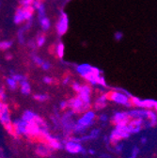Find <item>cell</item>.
<instances>
[{
  "instance_id": "obj_27",
  "label": "cell",
  "mask_w": 157,
  "mask_h": 158,
  "mask_svg": "<svg viewBox=\"0 0 157 158\" xmlns=\"http://www.w3.org/2000/svg\"><path fill=\"white\" fill-rule=\"evenodd\" d=\"M114 39H115V41H117V42H121L122 40L123 39V33L122 31H116L114 33Z\"/></svg>"
},
{
  "instance_id": "obj_6",
  "label": "cell",
  "mask_w": 157,
  "mask_h": 158,
  "mask_svg": "<svg viewBox=\"0 0 157 158\" xmlns=\"http://www.w3.org/2000/svg\"><path fill=\"white\" fill-rule=\"evenodd\" d=\"M96 120H97L96 111H94L93 109H89V110H88V111H86L85 113L82 114V116L78 118V121H77L76 123L78 125H80V126L88 129L89 127L93 125V123H95Z\"/></svg>"
},
{
  "instance_id": "obj_26",
  "label": "cell",
  "mask_w": 157,
  "mask_h": 158,
  "mask_svg": "<svg viewBox=\"0 0 157 158\" xmlns=\"http://www.w3.org/2000/svg\"><path fill=\"white\" fill-rule=\"evenodd\" d=\"M114 147V150L117 152H122V151H123V148H124V143H122V142H120V143H118V144H116V145H114L113 146Z\"/></svg>"
},
{
  "instance_id": "obj_23",
  "label": "cell",
  "mask_w": 157,
  "mask_h": 158,
  "mask_svg": "<svg viewBox=\"0 0 157 158\" xmlns=\"http://www.w3.org/2000/svg\"><path fill=\"white\" fill-rule=\"evenodd\" d=\"M32 60L34 61V63L38 66H42V64L43 63V59L41 57V56H39L37 55H32Z\"/></svg>"
},
{
  "instance_id": "obj_14",
  "label": "cell",
  "mask_w": 157,
  "mask_h": 158,
  "mask_svg": "<svg viewBox=\"0 0 157 158\" xmlns=\"http://www.w3.org/2000/svg\"><path fill=\"white\" fill-rule=\"evenodd\" d=\"M36 153L40 157H49L52 154V149H50L48 146L42 144L40 146H38L36 150Z\"/></svg>"
},
{
  "instance_id": "obj_34",
  "label": "cell",
  "mask_w": 157,
  "mask_h": 158,
  "mask_svg": "<svg viewBox=\"0 0 157 158\" xmlns=\"http://www.w3.org/2000/svg\"><path fill=\"white\" fill-rule=\"evenodd\" d=\"M43 82L45 83V84H47V85H52L53 83H54V78H52V77H50V76H45V77H43Z\"/></svg>"
},
{
  "instance_id": "obj_12",
  "label": "cell",
  "mask_w": 157,
  "mask_h": 158,
  "mask_svg": "<svg viewBox=\"0 0 157 158\" xmlns=\"http://www.w3.org/2000/svg\"><path fill=\"white\" fill-rule=\"evenodd\" d=\"M129 116L131 118H142V120H145L147 118L148 116V109H144V108H132L127 110Z\"/></svg>"
},
{
  "instance_id": "obj_29",
  "label": "cell",
  "mask_w": 157,
  "mask_h": 158,
  "mask_svg": "<svg viewBox=\"0 0 157 158\" xmlns=\"http://www.w3.org/2000/svg\"><path fill=\"white\" fill-rule=\"evenodd\" d=\"M81 85H82V84H80L79 82H73V83L72 84V89H73L76 93H78V92H79V90H80V89H81Z\"/></svg>"
},
{
  "instance_id": "obj_1",
  "label": "cell",
  "mask_w": 157,
  "mask_h": 158,
  "mask_svg": "<svg viewBox=\"0 0 157 158\" xmlns=\"http://www.w3.org/2000/svg\"><path fill=\"white\" fill-rule=\"evenodd\" d=\"M76 72L88 84L91 86L100 85L106 87V81L103 75V71H101L99 68L94 67L90 64L83 63L76 66Z\"/></svg>"
},
{
  "instance_id": "obj_10",
  "label": "cell",
  "mask_w": 157,
  "mask_h": 158,
  "mask_svg": "<svg viewBox=\"0 0 157 158\" xmlns=\"http://www.w3.org/2000/svg\"><path fill=\"white\" fill-rule=\"evenodd\" d=\"M64 149L66 152L72 154H76V153H81L84 152V147L81 145V143L76 142L71 139H68L64 143Z\"/></svg>"
},
{
  "instance_id": "obj_38",
  "label": "cell",
  "mask_w": 157,
  "mask_h": 158,
  "mask_svg": "<svg viewBox=\"0 0 157 158\" xmlns=\"http://www.w3.org/2000/svg\"><path fill=\"white\" fill-rule=\"evenodd\" d=\"M147 141H148V138H147L146 136H142V137L140 138V142H141V144H146Z\"/></svg>"
},
{
  "instance_id": "obj_20",
  "label": "cell",
  "mask_w": 157,
  "mask_h": 158,
  "mask_svg": "<svg viewBox=\"0 0 157 158\" xmlns=\"http://www.w3.org/2000/svg\"><path fill=\"white\" fill-rule=\"evenodd\" d=\"M12 46L11 41H2L0 42V50L1 51H7Z\"/></svg>"
},
{
  "instance_id": "obj_28",
  "label": "cell",
  "mask_w": 157,
  "mask_h": 158,
  "mask_svg": "<svg viewBox=\"0 0 157 158\" xmlns=\"http://www.w3.org/2000/svg\"><path fill=\"white\" fill-rule=\"evenodd\" d=\"M97 120H99L102 123H106L107 121H109V118L106 114L103 113V114H100L99 116H97Z\"/></svg>"
},
{
  "instance_id": "obj_32",
  "label": "cell",
  "mask_w": 157,
  "mask_h": 158,
  "mask_svg": "<svg viewBox=\"0 0 157 158\" xmlns=\"http://www.w3.org/2000/svg\"><path fill=\"white\" fill-rule=\"evenodd\" d=\"M33 2H34V0H21L20 4L22 7H26V6H32Z\"/></svg>"
},
{
  "instance_id": "obj_13",
  "label": "cell",
  "mask_w": 157,
  "mask_h": 158,
  "mask_svg": "<svg viewBox=\"0 0 157 158\" xmlns=\"http://www.w3.org/2000/svg\"><path fill=\"white\" fill-rule=\"evenodd\" d=\"M146 124H147V128H152L157 125V113L154 110L148 109Z\"/></svg>"
},
{
  "instance_id": "obj_15",
  "label": "cell",
  "mask_w": 157,
  "mask_h": 158,
  "mask_svg": "<svg viewBox=\"0 0 157 158\" xmlns=\"http://www.w3.org/2000/svg\"><path fill=\"white\" fill-rule=\"evenodd\" d=\"M13 21L16 25L21 24L22 22H25V17H24V11H23V8L19 7L17 8L16 11H15V15H14V19Z\"/></svg>"
},
{
  "instance_id": "obj_2",
  "label": "cell",
  "mask_w": 157,
  "mask_h": 158,
  "mask_svg": "<svg viewBox=\"0 0 157 158\" xmlns=\"http://www.w3.org/2000/svg\"><path fill=\"white\" fill-rule=\"evenodd\" d=\"M106 96L108 102L110 103H114L125 107H132V104L130 102V97L132 95L124 90L112 89L106 92Z\"/></svg>"
},
{
  "instance_id": "obj_40",
  "label": "cell",
  "mask_w": 157,
  "mask_h": 158,
  "mask_svg": "<svg viewBox=\"0 0 157 158\" xmlns=\"http://www.w3.org/2000/svg\"><path fill=\"white\" fill-rule=\"evenodd\" d=\"M37 45H36V44H34V42L33 41H31V42H29V47H31V48H35Z\"/></svg>"
},
{
  "instance_id": "obj_37",
  "label": "cell",
  "mask_w": 157,
  "mask_h": 158,
  "mask_svg": "<svg viewBox=\"0 0 157 158\" xmlns=\"http://www.w3.org/2000/svg\"><path fill=\"white\" fill-rule=\"evenodd\" d=\"M66 108H68V104H67V101H63L60 103V109L61 110H65Z\"/></svg>"
},
{
  "instance_id": "obj_16",
  "label": "cell",
  "mask_w": 157,
  "mask_h": 158,
  "mask_svg": "<svg viewBox=\"0 0 157 158\" xmlns=\"http://www.w3.org/2000/svg\"><path fill=\"white\" fill-rule=\"evenodd\" d=\"M19 84H20L21 92H22L24 95H28V94H30V92H31V86H30V84L27 81V79H25V80L21 81Z\"/></svg>"
},
{
  "instance_id": "obj_19",
  "label": "cell",
  "mask_w": 157,
  "mask_h": 158,
  "mask_svg": "<svg viewBox=\"0 0 157 158\" xmlns=\"http://www.w3.org/2000/svg\"><path fill=\"white\" fill-rule=\"evenodd\" d=\"M6 82H7V85H8L9 89H11V90H15V89L18 88V82H17V81H15L12 77H9V78H7Z\"/></svg>"
},
{
  "instance_id": "obj_18",
  "label": "cell",
  "mask_w": 157,
  "mask_h": 158,
  "mask_svg": "<svg viewBox=\"0 0 157 158\" xmlns=\"http://www.w3.org/2000/svg\"><path fill=\"white\" fill-rule=\"evenodd\" d=\"M40 24H41V27L43 28V31H47L50 27H51V22H50V20L45 16L42 19H40Z\"/></svg>"
},
{
  "instance_id": "obj_31",
  "label": "cell",
  "mask_w": 157,
  "mask_h": 158,
  "mask_svg": "<svg viewBox=\"0 0 157 158\" xmlns=\"http://www.w3.org/2000/svg\"><path fill=\"white\" fill-rule=\"evenodd\" d=\"M139 153V149L138 147H134L133 150H132V153H131V156L129 158H136L137 155Z\"/></svg>"
},
{
  "instance_id": "obj_7",
  "label": "cell",
  "mask_w": 157,
  "mask_h": 158,
  "mask_svg": "<svg viewBox=\"0 0 157 158\" xmlns=\"http://www.w3.org/2000/svg\"><path fill=\"white\" fill-rule=\"evenodd\" d=\"M68 28H69V17L66 12L61 11L60 18L57 20V23L56 25V29L57 35L60 37L65 35L66 32L68 31Z\"/></svg>"
},
{
  "instance_id": "obj_8",
  "label": "cell",
  "mask_w": 157,
  "mask_h": 158,
  "mask_svg": "<svg viewBox=\"0 0 157 158\" xmlns=\"http://www.w3.org/2000/svg\"><path fill=\"white\" fill-rule=\"evenodd\" d=\"M91 93H92V87L91 85L85 83L81 85V89L79 92L77 93V96L88 106H91Z\"/></svg>"
},
{
  "instance_id": "obj_35",
  "label": "cell",
  "mask_w": 157,
  "mask_h": 158,
  "mask_svg": "<svg viewBox=\"0 0 157 158\" xmlns=\"http://www.w3.org/2000/svg\"><path fill=\"white\" fill-rule=\"evenodd\" d=\"M42 69L43 70H44V71H48L50 68H51V64H50V62H48V61H43V63L42 64Z\"/></svg>"
},
{
  "instance_id": "obj_43",
  "label": "cell",
  "mask_w": 157,
  "mask_h": 158,
  "mask_svg": "<svg viewBox=\"0 0 157 158\" xmlns=\"http://www.w3.org/2000/svg\"><path fill=\"white\" fill-rule=\"evenodd\" d=\"M89 153H91V154H94V151H93V150H89Z\"/></svg>"
},
{
  "instance_id": "obj_30",
  "label": "cell",
  "mask_w": 157,
  "mask_h": 158,
  "mask_svg": "<svg viewBox=\"0 0 157 158\" xmlns=\"http://www.w3.org/2000/svg\"><path fill=\"white\" fill-rule=\"evenodd\" d=\"M11 77L14 79L15 81H17L18 83H20L21 81H23V80H25V79H26V77L21 75V74H13V75H11Z\"/></svg>"
},
{
  "instance_id": "obj_39",
  "label": "cell",
  "mask_w": 157,
  "mask_h": 158,
  "mask_svg": "<svg viewBox=\"0 0 157 158\" xmlns=\"http://www.w3.org/2000/svg\"><path fill=\"white\" fill-rule=\"evenodd\" d=\"M69 82H70V76L67 75V76L63 79V84H64V85H67Z\"/></svg>"
},
{
  "instance_id": "obj_4",
  "label": "cell",
  "mask_w": 157,
  "mask_h": 158,
  "mask_svg": "<svg viewBox=\"0 0 157 158\" xmlns=\"http://www.w3.org/2000/svg\"><path fill=\"white\" fill-rule=\"evenodd\" d=\"M67 104H68V108L71 110V112L73 115L83 114L86 111L91 109V107H92L91 106L86 105L77 95L75 97L69 99V100L67 101Z\"/></svg>"
},
{
  "instance_id": "obj_33",
  "label": "cell",
  "mask_w": 157,
  "mask_h": 158,
  "mask_svg": "<svg viewBox=\"0 0 157 158\" xmlns=\"http://www.w3.org/2000/svg\"><path fill=\"white\" fill-rule=\"evenodd\" d=\"M24 31H25V28H21L18 32V38H19L20 44H24Z\"/></svg>"
},
{
  "instance_id": "obj_21",
  "label": "cell",
  "mask_w": 157,
  "mask_h": 158,
  "mask_svg": "<svg viewBox=\"0 0 157 158\" xmlns=\"http://www.w3.org/2000/svg\"><path fill=\"white\" fill-rule=\"evenodd\" d=\"M45 42H46V38H45L44 35H42V34L38 35L37 41H36L37 47H42V46H43V44H45Z\"/></svg>"
},
{
  "instance_id": "obj_41",
  "label": "cell",
  "mask_w": 157,
  "mask_h": 158,
  "mask_svg": "<svg viewBox=\"0 0 157 158\" xmlns=\"http://www.w3.org/2000/svg\"><path fill=\"white\" fill-rule=\"evenodd\" d=\"M6 58L8 59V60H10V59L12 58V56H11L10 54H8V55L6 56Z\"/></svg>"
},
{
  "instance_id": "obj_25",
  "label": "cell",
  "mask_w": 157,
  "mask_h": 158,
  "mask_svg": "<svg viewBox=\"0 0 157 158\" xmlns=\"http://www.w3.org/2000/svg\"><path fill=\"white\" fill-rule=\"evenodd\" d=\"M38 15H39V19H42L43 17H45V7L43 5V3L40 6L38 10Z\"/></svg>"
},
{
  "instance_id": "obj_24",
  "label": "cell",
  "mask_w": 157,
  "mask_h": 158,
  "mask_svg": "<svg viewBox=\"0 0 157 158\" xmlns=\"http://www.w3.org/2000/svg\"><path fill=\"white\" fill-rule=\"evenodd\" d=\"M100 135V129H92L89 135V139H95Z\"/></svg>"
},
{
  "instance_id": "obj_9",
  "label": "cell",
  "mask_w": 157,
  "mask_h": 158,
  "mask_svg": "<svg viewBox=\"0 0 157 158\" xmlns=\"http://www.w3.org/2000/svg\"><path fill=\"white\" fill-rule=\"evenodd\" d=\"M127 127L130 134L134 135V134H138L144 128H147V124H146V121L142 120V118H132L127 124Z\"/></svg>"
},
{
  "instance_id": "obj_5",
  "label": "cell",
  "mask_w": 157,
  "mask_h": 158,
  "mask_svg": "<svg viewBox=\"0 0 157 158\" xmlns=\"http://www.w3.org/2000/svg\"><path fill=\"white\" fill-rule=\"evenodd\" d=\"M131 120H132V118H130L128 112L122 110V111L115 112L111 116L110 123L115 127V126H121V125H127Z\"/></svg>"
},
{
  "instance_id": "obj_17",
  "label": "cell",
  "mask_w": 157,
  "mask_h": 158,
  "mask_svg": "<svg viewBox=\"0 0 157 158\" xmlns=\"http://www.w3.org/2000/svg\"><path fill=\"white\" fill-rule=\"evenodd\" d=\"M64 52H65V46H64V44L60 42L57 44L56 47V53L57 55V57L58 58H62L64 56Z\"/></svg>"
},
{
  "instance_id": "obj_3",
  "label": "cell",
  "mask_w": 157,
  "mask_h": 158,
  "mask_svg": "<svg viewBox=\"0 0 157 158\" xmlns=\"http://www.w3.org/2000/svg\"><path fill=\"white\" fill-rule=\"evenodd\" d=\"M131 136V134L128 130L127 125H121V126H115L114 129L110 132L108 136V141L111 145H116L118 143L122 142V140L128 139Z\"/></svg>"
},
{
  "instance_id": "obj_22",
  "label": "cell",
  "mask_w": 157,
  "mask_h": 158,
  "mask_svg": "<svg viewBox=\"0 0 157 158\" xmlns=\"http://www.w3.org/2000/svg\"><path fill=\"white\" fill-rule=\"evenodd\" d=\"M34 100L38 101V102H45L48 100L49 96L47 94H35L33 96Z\"/></svg>"
},
{
  "instance_id": "obj_11",
  "label": "cell",
  "mask_w": 157,
  "mask_h": 158,
  "mask_svg": "<svg viewBox=\"0 0 157 158\" xmlns=\"http://www.w3.org/2000/svg\"><path fill=\"white\" fill-rule=\"evenodd\" d=\"M107 104H108V100H107L106 92L102 93L101 95H99L96 98V100L92 106L93 110L94 111H101L107 106Z\"/></svg>"
},
{
  "instance_id": "obj_42",
  "label": "cell",
  "mask_w": 157,
  "mask_h": 158,
  "mask_svg": "<svg viewBox=\"0 0 157 158\" xmlns=\"http://www.w3.org/2000/svg\"><path fill=\"white\" fill-rule=\"evenodd\" d=\"M153 110L157 113V101H156V103H155V106H154V107H153Z\"/></svg>"
},
{
  "instance_id": "obj_36",
  "label": "cell",
  "mask_w": 157,
  "mask_h": 158,
  "mask_svg": "<svg viewBox=\"0 0 157 158\" xmlns=\"http://www.w3.org/2000/svg\"><path fill=\"white\" fill-rule=\"evenodd\" d=\"M6 99V93H5V90L4 89H0V101L4 102V100Z\"/></svg>"
}]
</instances>
